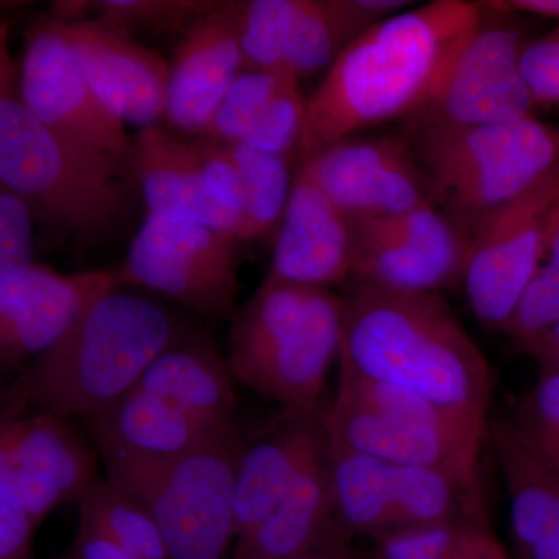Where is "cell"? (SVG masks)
<instances>
[{"mask_svg": "<svg viewBox=\"0 0 559 559\" xmlns=\"http://www.w3.org/2000/svg\"><path fill=\"white\" fill-rule=\"evenodd\" d=\"M484 3L436 0L353 39L307 98L301 160L358 131L409 119L439 94L485 20Z\"/></svg>", "mask_w": 559, "mask_h": 559, "instance_id": "cell-1", "label": "cell"}, {"mask_svg": "<svg viewBox=\"0 0 559 559\" xmlns=\"http://www.w3.org/2000/svg\"><path fill=\"white\" fill-rule=\"evenodd\" d=\"M342 299L340 369L488 429L495 370L439 293L356 283Z\"/></svg>", "mask_w": 559, "mask_h": 559, "instance_id": "cell-2", "label": "cell"}, {"mask_svg": "<svg viewBox=\"0 0 559 559\" xmlns=\"http://www.w3.org/2000/svg\"><path fill=\"white\" fill-rule=\"evenodd\" d=\"M180 331L159 301L123 286L106 290L28 364L21 396L39 412L90 421L127 395Z\"/></svg>", "mask_w": 559, "mask_h": 559, "instance_id": "cell-3", "label": "cell"}, {"mask_svg": "<svg viewBox=\"0 0 559 559\" xmlns=\"http://www.w3.org/2000/svg\"><path fill=\"white\" fill-rule=\"evenodd\" d=\"M0 182L33 219L83 248L120 234L138 193L130 171L55 134L17 97L0 100Z\"/></svg>", "mask_w": 559, "mask_h": 559, "instance_id": "cell-4", "label": "cell"}, {"mask_svg": "<svg viewBox=\"0 0 559 559\" xmlns=\"http://www.w3.org/2000/svg\"><path fill=\"white\" fill-rule=\"evenodd\" d=\"M231 319L226 360L234 380L285 409H322L340 356L341 297L266 277Z\"/></svg>", "mask_w": 559, "mask_h": 559, "instance_id": "cell-5", "label": "cell"}, {"mask_svg": "<svg viewBox=\"0 0 559 559\" xmlns=\"http://www.w3.org/2000/svg\"><path fill=\"white\" fill-rule=\"evenodd\" d=\"M433 204L468 237L485 216L559 171V131L530 116L487 127H407Z\"/></svg>", "mask_w": 559, "mask_h": 559, "instance_id": "cell-6", "label": "cell"}, {"mask_svg": "<svg viewBox=\"0 0 559 559\" xmlns=\"http://www.w3.org/2000/svg\"><path fill=\"white\" fill-rule=\"evenodd\" d=\"M331 444L393 465L443 471L477 491L485 430L414 393L341 370L326 412Z\"/></svg>", "mask_w": 559, "mask_h": 559, "instance_id": "cell-7", "label": "cell"}, {"mask_svg": "<svg viewBox=\"0 0 559 559\" xmlns=\"http://www.w3.org/2000/svg\"><path fill=\"white\" fill-rule=\"evenodd\" d=\"M241 448L234 429L173 459L108 463L106 479L145 506L171 559H226Z\"/></svg>", "mask_w": 559, "mask_h": 559, "instance_id": "cell-8", "label": "cell"}, {"mask_svg": "<svg viewBox=\"0 0 559 559\" xmlns=\"http://www.w3.org/2000/svg\"><path fill=\"white\" fill-rule=\"evenodd\" d=\"M241 242L205 224L146 215L119 266L121 283L162 294L209 320L234 318Z\"/></svg>", "mask_w": 559, "mask_h": 559, "instance_id": "cell-9", "label": "cell"}, {"mask_svg": "<svg viewBox=\"0 0 559 559\" xmlns=\"http://www.w3.org/2000/svg\"><path fill=\"white\" fill-rule=\"evenodd\" d=\"M326 465L334 514L349 536L457 521L479 500L443 471L393 465L330 441Z\"/></svg>", "mask_w": 559, "mask_h": 559, "instance_id": "cell-10", "label": "cell"}, {"mask_svg": "<svg viewBox=\"0 0 559 559\" xmlns=\"http://www.w3.org/2000/svg\"><path fill=\"white\" fill-rule=\"evenodd\" d=\"M17 100L55 134L130 171L127 123L100 100L50 16L27 33Z\"/></svg>", "mask_w": 559, "mask_h": 559, "instance_id": "cell-11", "label": "cell"}, {"mask_svg": "<svg viewBox=\"0 0 559 559\" xmlns=\"http://www.w3.org/2000/svg\"><path fill=\"white\" fill-rule=\"evenodd\" d=\"M558 205L559 171L471 230L462 280L474 314L489 329L506 330L516 312Z\"/></svg>", "mask_w": 559, "mask_h": 559, "instance_id": "cell-12", "label": "cell"}, {"mask_svg": "<svg viewBox=\"0 0 559 559\" xmlns=\"http://www.w3.org/2000/svg\"><path fill=\"white\" fill-rule=\"evenodd\" d=\"M352 223L356 283L439 293L463 277L468 237L436 205Z\"/></svg>", "mask_w": 559, "mask_h": 559, "instance_id": "cell-13", "label": "cell"}, {"mask_svg": "<svg viewBox=\"0 0 559 559\" xmlns=\"http://www.w3.org/2000/svg\"><path fill=\"white\" fill-rule=\"evenodd\" d=\"M296 175L322 191L349 221L436 205L428 175L407 140H341L301 160Z\"/></svg>", "mask_w": 559, "mask_h": 559, "instance_id": "cell-14", "label": "cell"}, {"mask_svg": "<svg viewBox=\"0 0 559 559\" xmlns=\"http://www.w3.org/2000/svg\"><path fill=\"white\" fill-rule=\"evenodd\" d=\"M524 46L520 28L484 20L439 94L407 127H487L532 116L535 103L520 69Z\"/></svg>", "mask_w": 559, "mask_h": 559, "instance_id": "cell-15", "label": "cell"}, {"mask_svg": "<svg viewBox=\"0 0 559 559\" xmlns=\"http://www.w3.org/2000/svg\"><path fill=\"white\" fill-rule=\"evenodd\" d=\"M119 286V267L61 274L35 263L0 278V367L32 364L64 336L95 297Z\"/></svg>", "mask_w": 559, "mask_h": 559, "instance_id": "cell-16", "label": "cell"}, {"mask_svg": "<svg viewBox=\"0 0 559 559\" xmlns=\"http://www.w3.org/2000/svg\"><path fill=\"white\" fill-rule=\"evenodd\" d=\"M55 22L81 72L117 117L140 130L164 120L170 64L157 51L109 22Z\"/></svg>", "mask_w": 559, "mask_h": 559, "instance_id": "cell-17", "label": "cell"}, {"mask_svg": "<svg viewBox=\"0 0 559 559\" xmlns=\"http://www.w3.org/2000/svg\"><path fill=\"white\" fill-rule=\"evenodd\" d=\"M241 70L237 2L205 0L170 64L164 117L170 130L201 135Z\"/></svg>", "mask_w": 559, "mask_h": 559, "instance_id": "cell-18", "label": "cell"}, {"mask_svg": "<svg viewBox=\"0 0 559 559\" xmlns=\"http://www.w3.org/2000/svg\"><path fill=\"white\" fill-rule=\"evenodd\" d=\"M326 412L285 409L249 443L242 441L235 476V539L260 524L329 440Z\"/></svg>", "mask_w": 559, "mask_h": 559, "instance_id": "cell-19", "label": "cell"}, {"mask_svg": "<svg viewBox=\"0 0 559 559\" xmlns=\"http://www.w3.org/2000/svg\"><path fill=\"white\" fill-rule=\"evenodd\" d=\"M353 223L319 189L294 176L266 277L330 289L352 277Z\"/></svg>", "mask_w": 559, "mask_h": 559, "instance_id": "cell-20", "label": "cell"}, {"mask_svg": "<svg viewBox=\"0 0 559 559\" xmlns=\"http://www.w3.org/2000/svg\"><path fill=\"white\" fill-rule=\"evenodd\" d=\"M130 175L148 215L193 221L245 241L241 219L210 193L186 135L159 124L140 130L132 135Z\"/></svg>", "mask_w": 559, "mask_h": 559, "instance_id": "cell-21", "label": "cell"}, {"mask_svg": "<svg viewBox=\"0 0 559 559\" xmlns=\"http://www.w3.org/2000/svg\"><path fill=\"white\" fill-rule=\"evenodd\" d=\"M234 377L207 333L180 331L134 388L156 396L212 433L235 429Z\"/></svg>", "mask_w": 559, "mask_h": 559, "instance_id": "cell-22", "label": "cell"}, {"mask_svg": "<svg viewBox=\"0 0 559 559\" xmlns=\"http://www.w3.org/2000/svg\"><path fill=\"white\" fill-rule=\"evenodd\" d=\"M510 502L516 558L559 559V474L522 443L509 418L488 421Z\"/></svg>", "mask_w": 559, "mask_h": 559, "instance_id": "cell-23", "label": "cell"}, {"mask_svg": "<svg viewBox=\"0 0 559 559\" xmlns=\"http://www.w3.org/2000/svg\"><path fill=\"white\" fill-rule=\"evenodd\" d=\"M87 425L105 465L173 459L221 436L138 388L91 418Z\"/></svg>", "mask_w": 559, "mask_h": 559, "instance_id": "cell-24", "label": "cell"}, {"mask_svg": "<svg viewBox=\"0 0 559 559\" xmlns=\"http://www.w3.org/2000/svg\"><path fill=\"white\" fill-rule=\"evenodd\" d=\"M325 447L301 468L277 507L237 540L234 559H297L320 546L337 525Z\"/></svg>", "mask_w": 559, "mask_h": 559, "instance_id": "cell-25", "label": "cell"}, {"mask_svg": "<svg viewBox=\"0 0 559 559\" xmlns=\"http://www.w3.org/2000/svg\"><path fill=\"white\" fill-rule=\"evenodd\" d=\"M0 417L24 465L50 485L66 503L76 502L100 480L97 459L70 419L47 412L31 417L13 414Z\"/></svg>", "mask_w": 559, "mask_h": 559, "instance_id": "cell-26", "label": "cell"}, {"mask_svg": "<svg viewBox=\"0 0 559 559\" xmlns=\"http://www.w3.org/2000/svg\"><path fill=\"white\" fill-rule=\"evenodd\" d=\"M80 518L102 528L134 559H171L159 525L139 499L109 479H100L79 500Z\"/></svg>", "mask_w": 559, "mask_h": 559, "instance_id": "cell-27", "label": "cell"}, {"mask_svg": "<svg viewBox=\"0 0 559 559\" xmlns=\"http://www.w3.org/2000/svg\"><path fill=\"white\" fill-rule=\"evenodd\" d=\"M342 49L325 0H285L278 36L283 76L300 83L326 72Z\"/></svg>", "mask_w": 559, "mask_h": 559, "instance_id": "cell-28", "label": "cell"}, {"mask_svg": "<svg viewBox=\"0 0 559 559\" xmlns=\"http://www.w3.org/2000/svg\"><path fill=\"white\" fill-rule=\"evenodd\" d=\"M242 186L245 241L278 230L293 180L289 156L263 153L242 143H226Z\"/></svg>", "mask_w": 559, "mask_h": 559, "instance_id": "cell-29", "label": "cell"}, {"mask_svg": "<svg viewBox=\"0 0 559 559\" xmlns=\"http://www.w3.org/2000/svg\"><path fill=\"white\" fill-rule=\"evenodd\" d=\"M559 320V205L551 215L543 250L527 289L506 333L527 353Z\"/></svg>", "mask_w": 559, "mask_h": 559, "instance_id": "cell-30", "label": "cell"}, {"mask_svg": "<svg viewBox=\"0 0 559 559\" xmlns=\"http://www.w3.org/2000/svg\"><path fill=\"white\" fill-rule=\"evenodd\" d=\"M205 0H86V20H102L138 36L186 32Z\"/></svg>", "mask_w": 559, "mask_h": 559, "instance_id": "cell-31", "label": "cell"}, {"mask_svg": "<svg viewBox=\"0 0 559 559\" xmlns=\"http://www.w3.org/2000/svg\"><path fill=\"white\" fill-rule=\"evenodd\" d=\"M514 432L533 454L559 474V373L539 369L536 384L509 418Z\"/></svg>", "mask_w": 559, "mask_h": 559, "instance_id": "cell-32", "label": "cell"}, {"mask_svg": "<svg viewBox=\"0 0 559 559\" xmlns=\"http://www.w3.org/2000/svg\"><path fill=\"white\" fill-rule=\"evenodd\" d=\"M285 79L275 73L241 70L201 135L224 143H241L260 110Z\"/></svg>", "mask_w": 559, "mask_h": 559, "instance_id": "cell-33", "label": "cell"}, {"mask_svg": "<svg viewBox=\"0 0 559 559\" xmlns=\"http://www.w3.org/2000/svg\"><path fill=\"white\" fill-rule=\"evenodd\" d=\"M307 98L299 81L285 79L260 110L259 117L242 140V145L263 153L289 156L297 150L304 130Z\"/></svg>", "mask_w": 559, "mask_h": 559, "instance_id": "cell-34", "label": "cell"}, {"mask_svg": "<svg viewBox=\"0 0 559 559\" xmlns=\"http://www.w3.org/2000/svg\"><path fill=\"white\" fill-rule=\"evenodd\" d=\"M0 496L40 524L47 516L64 506V500L50 485L36 477L24 465L9 439L0 417Z\"/></svg>", "mask_w": 559, "mask_h": 559, "instance_id": "cell-35", "label": "cell"}, {"mask_svg": "<svg viewBox=\"0 0 559 559\" xmlns=\"http://www.w3.org/2000/svg\"><path fill=\"white\" fill-rule=\"evenodd\" d=\"M460 524L462 516L441 524L392 530L377 536L378 559H455Z\"/></svg>", "mask_w": 559, "mask_h": 559, "instance_id": "cell-36", "label": "cell"}, {"mask_svg": "<svg viewBox=\"0 0 559 559\" xmlns=\"http://www.w3.org/2000/svg\"><path fill=\"white\" fill-rule=\"evenodd\" d=\"M31 209L0 182V278L28 270L35 261Z\"/></svg>", "mask_w": 559, "mask_h": 559, "instance_id": "cell-37", "label": "cell"}, {"mask_svg": "<svg viewBox=\"0 0 559 559\" xmlns=\"http://www.w3.org/2000/svg\"><path fill=\"white\" fill-rule=\"evenodd\" d=\"M187 142L212 197L242 223L241 179L226 143L207 135L187 138Z\"/></svg>", "mask_w": 559, "mask_h": 559, "instance_id": "cell-38", "label": "cell"}, {"mask_svg": "<svg viewBox=\"0 0 559 559\" xmlns=\"http://www.w3.org/2000/svg\"><path fill=\"white\" fill-rule=\"evenodd\" d=\"M522 80L535 105H559V36L551 32L525 44L521 51Z\"/></svg>", "mask_w": 559, "mask_h": 559, "instance_id": "cell-39", "label": "cell"}, {"mask_svg": "<svg viewBox=\"0 0 559 559\" xmlns=\"http://www.w3.org/2000/svg\"><path fill=\"white\" fill-rule=\"evenodd\" d=\"M325 3L344 47L412 5L409 0H325Z\"/></svg>", "mask_w": 559, "mask_h": 559, "instance_id": "cell-40", "label": "cell"}, {"mask_svg": "<svg viewBox=\"0 0 559 559\" xmlns=\"http://www.w3.org/2000/svg\"><path fill=\"white\" fill-rule=\"evenodd\" d=\"M455 559H510L489 528L480 506L463 513Z\"/></svg>", "mask_w": 559, "mask_h": 559, "instance_id": "cell-41", "label": "cell"}, {"mask_svg": "<svg viewBox=\"0 0 559 559\" xmlns=\"http://www.w3.org/2000/svg\"><path fill=\"white\" fill-rule=\"evenodd\" d=\"M38 524L0 496V559H33Z\"/></svg>", "mask_w": 559, "mask_h": 559, "instance_id": "cell-42", "label": "cell"}, {"mask_svg": "<svg viewBox=\"0 0 559 559\" xmlns=\"http://www.w3.org/2000/svg\"><path fill=\"white\" fill-rule=\"evenodd\" d=\"M70 559H134L102 528L80 518Z\"/></svg>", "mask_w": 559, "mask_h": 559, "instance_id": "cell-43", "label": "cell"}, {"mask_svg": "<svg viewBox=\"0 0 559 559\" xmlns=\"http://www.w3.org/2000/svg\"><path fill=\"white\" fill-rule=\"evenodd\" d=\"M20 86V69L11 57L9 46V28L0 20V100L17 97Z\"/></svg>", "mask_w": 559, "mask_h": 559, "instance_id": "cell-44", "label": "cell"}, {"mask_svg": "<svg viewBox=\"0 0 559 559\" xmlns=\"http://www.w3.org/2000/svg\"><path fill=\"white\" fill-rule=\"evenodd\" d=\"M349 540L352 536L337 524L320 546L297 559H358Z\"/></svg>", "mask_w": 559, "mask_h": 559, "instance_id": "cell-45", "label": "cell"}, {"mask_svg": "<svg viewBox=\"0 0 559 559\" xmlns=\"http://www.w3.org/2000/svg\"><path fill=\"white\" fill-rule=\"evenodd\" d=\"M527 355L536 359L539 369L555 370L559 373V320L528 349Z\"/></svg>", "mask_w": 559, "mask_h": 559, "instance_id": "cell-46", "label": "cell"}, {"mask_svg": "<svg viewBox=\"0 0 559 559\" xmlns=\"http://www.w3.org/2000/svg\"><path fill=\"white\" fill-rule=\"evenodd\" d=\"M488 9L506 11V13L538 14V16L559 20V0H502V2H487Z\"/></svg>", "mask_w": 559, "mask_h": 559, "instance_id": "cell-47", "label": "cell"}, {"mask_svg": "<svg viewBox=\"0 0 559 559\" xmlns=\"http://www.w3.org/2000/svg\"><path fill=\"white\" fill-rule=\"evenodd\" d=\"M64 559H70V558L68 557V558H64Z\"/></svg>", "mask_w": 559, "mask_h": 559, "instance_id": "cell-48", "label": "cell"}, {"mask_svg": "<svg viewBox=\"0 0 559 559\" xmlns=\"http://www.w3.org/2000/svg\"><path fill=\"white\" fill-rule=\"evenodd\" d=\"M516 559H520V558H516Z\"/></svg>", "mask_w": 559, "mask_h": 559, "instance_id": "cell-49", "label": "cell"}]
</instances>
